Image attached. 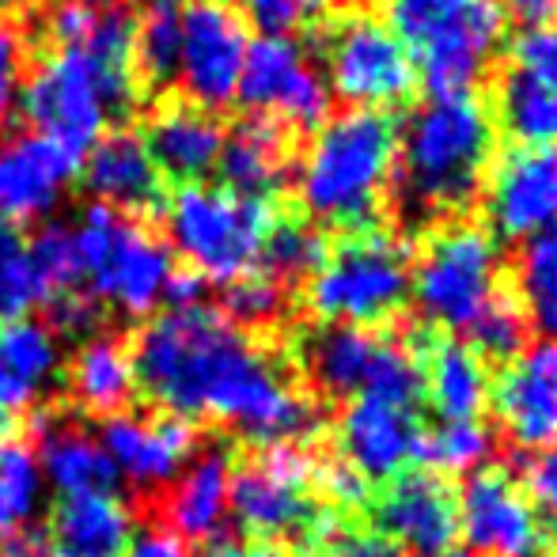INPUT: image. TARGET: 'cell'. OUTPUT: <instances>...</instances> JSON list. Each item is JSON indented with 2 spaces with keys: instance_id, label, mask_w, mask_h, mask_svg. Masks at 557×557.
<instances>
[{
  "instance_id": "1",
  "label": "cell",
  "mask_w": 557,
  "mask_h": 557,
  "mask_svg": "<svg viewBox=\"0 0 557 557\" xmlns=\"http://www.w3.org/2000/svg\"><path fill=\"white\" fill-rule=\"evenodd\" d=\"M137 391L152 410L198 425L232 429L243 444H300L319 433V406L293 387V375L255 334L221 311L178 308L156 315L129 345Z\"/></svg>"
},
{
  "instance_id": "2",
  "label": "cell",
  "mask_w": 557,
  "mask_h": 557,
  "mask_svg": "<svg viewBox=\"0 0 557 557\" xmlns=\"http://www.w3.org/2000/svg\"><path fill=\"white\" fill-rule=\"evenodd\" d=\"M493 156V114L478 96H447L425 103L398 137L395 194L403 221L421 227L459 213L482 190Z\"/></svg>"
},
{
  "instance_id": "3",
  "label": "cell",
  "mask_w": 557,
  "mask_h": 557,
  "mask_svg": "<svg viewBox=\"0 0 557 557\" xmlns=\"http://www.w3.org/2000/svg\"><path fill=\"white\" fill-rule=\"evenodd\" d=\"M398 117L387 111H357L326 117L315 129L300 168V201L315 221L345 235L372 232L380 221L383 186L395 175Z\"/></svg>"
},
{
  "instance_id": "4",
  "label": "cell",
  "mask_w": 557,
  "mask_h": 557,
  "mask_svg": "<svg viewBox=\"0 0 557 557\" xmlns=\"http://www.w3.org/2000/svg\"><path fill=\"white\" fill-rule=\"evenodd\" d=\"M315 455L300 444L258 447L232 470V508L247 543H296L304 554L323 550L342 535L334 508L315 497Z\"/></svg>"
},
{
  "instance_id": "5",
  "label": "cell",
  "mask_w": 557,
  "mask_h": 557,
  "mask_svg": "<svg viewBox=\"0 0 557 557\" xmlns=\"http://www.w3.org/2000/svg\"><path fill=\"white\" fill-rule=\"evenodd\" d=\"M505 20L500 0H387V30L433 99L470 96L505 42Z\"/></svg>"
},
{
  "instance_id": "6",
  "label": "cell",
  "mask_w": 557,
  "mask_h": 557,
  "mask_svg": "<svg viewBox=\"0 0 557 557\" xmlns=\"http://www.w3.org/2000/svg\"><path fill=\"white\" fill-rule=\"evenodd\" d=\"M137 103V73L111 69L76 46H53L23 81L20 107L30 133L81 160L117 114Z\"/></svg>"
},
{
  "instance_id": "7",
  "label": "cell",
  "mask_w": 557,
  "mask_h": 557,
  "mask_svg": "<svg viewBox=\"0 0 557 557\" xmlns=\"http://www.w3.org/2000/svg\"><path fill=\"white\" fill-rule=\"evenodd\" d=\"M277 224L270 201L239 198L224 186L186 183L163 206V227L175 255L198 273L201 281L247 277L258 265L262 243Z\"/></svg>"
},
{
  "instance_id": "8",
  "label": "cell",
  "mask_w": 557,
  "mask_h": 557,
  "mask_svg": "<svg viewBox=\"0 0 557 557\" xmlns=\"http://www.w3.org/2000/svg\"><path fill=\"white\" fill-rule=\"evenodd\" d=\"M69 227H73L81 281L99 304L140 319L168 296L175 277L168 243H160L133 216L91 201Z\"/></svg>"
},
{
  "instance_id": "9",
  "label": "cell",
  "mask_w": 557,
  "mask_h": 557,
  "mask_svg": "<svg viewBox=\"0 0 557 557\" xmlns=\"http://www.w3.org/2000/svg\"><path fill=\"white\" fill-rule=\"evenodd\" d=\"M410 300V250L387 232H352L308 281V308L323 323L380 326Z\"/></svg>"
},
{
  "instance_id": "10",
  "label": "cell",
  "mask_w": 557,
  "mask_h": 557,
  "mask_svg": "<svg viewBox=\"0 0 557 557\" xmlns=\"http://www.w3.org/2000/svg\"><path fill=\"white\" fill-rule=\"evenodd\" d=\"M410 293L425 326L470 331L497 296V239L478 224L441 227L413 265Z\"/></svg>"
},
{
  "instance_id": "11",
  "label": "cell",
  "mask_w": 557,
  "mask_h": 557,
  "mask_svg": "<svg viewBox=\"0 0 557 557\" xmlns=\"http://www.w3.org/2000/svg\"><path fill=\"white\" fill-rule=\"evenodd\" d=\"M326 65V88H334L345 103L357 111H391L403 107L418 91V69L403 50L387 23L372 15H349L337 20L319 38Z\"/></svg>"
},
{
  "instance_id": "12",
  "label": "cell",
  "mask_w": 557,
  "mask_h": 557,
  "mask_svg": "<svg viewBox=\"0 0 557 557\" xmlns=\"http://www.w3.org/2000/svg\"><path fill=\"white\" fill-rule=\"evenodd\" d=\"M235 99L293 129H319L331 114V88L293 35H258L247 46Z\"/></svg>"
},
{
  "instance_id": "13",
  "label": "cell",
  "mask_w": 557,
  "mask_h": 557,
  "mask_svg": "<svg viewBox=\"0 0 557 557\" xmlns=\"http://www.w3.org/2000/svg\"><path fill=\"white\" fill-rule=\"evenodd\" d=\"M247 46L243 15L227 0H186L175 81L194 107L224 111L235 103Z\"/></svg>"
},
{
  "instance_id": "14",
  "label": "cell",
  "mask_w": 557,
  "mask_h": 557,
  "mask_svg": "<svg viewBox=\"0 0 557 557\" xmlns=\"http://www.w3.org/2000/svg\"><path fill=\"white\" fill-rule=\"evenodd\" d=\"M99 444H103L114 474H122L145 505H156L198 451V425L160 410H125L103 421Z\"/></svg>"
},
{
  "instance_id": "15",
  "label": "cell",
  "mask_w": 557,
  "mask_h": 557,
  "mask_svg": "<svg viewBox=\"0 0 557 557\" xmlns=\"http://www.w3.org/2000/svg\"><path fill=\"white\" fill-rule=\"evenodd\" d=\"M375 535L418 557L447 554L459 539V493L433 470H403L375 500Z\"/></svg>"
},
{
  "instance_id": "16",
  "label": "cell",
  "mask_w": 557,
  "mask_h": 557,
  "mask_svg": "<svg viewBox=\"0 0 557 557\" xmlns=\"http://www.w3.org/2000/svg\"><path fill=\"white\" fill-rule=\"evenodd\" d=\"M459 531L478 554H543V520L505 467H482L467 478L459 493Z\"/></svg>"
},
{
  "instance_id": "17",
  "label": "cell",
  "mask_w": 557,
  "mask_h": 557,
  "mask_svg": "<svg viewBox=\"0 0 557 557\" xmlns=\"http://www.w3.org/2000/svg\"><path fill=\"white\" fill-rule=\"evenodd\" d=\"M493 239H531L557 224V148L512 145L490 171Z\"/></svg>"
},
{
  "instance_id": "18",
  "label": "cell",
  "mask_w": 557,
  "mask_h": 557,
  "mask_svg": "<svg viewBox=\"0 0 557 557\" xmlns=\"http://www.w3.org/2000/svg\"><path fill=\"white\" fill-rule=\"evenodd\" d=\"M500 429L520 451L557 444V342H535L490 383Z\"/></svg>"
},
{
  "instance_id": "19",
  "label": "cell",
  "mask_w": 557,
  "mask_h": 557,
  "mask_svg": "<svg viewBox=\"0 0 557 557\" xmlns=\"http://www.w3.org/2000/svg\"><path fill=\"white\" fill-rule=\"evenodd\" d=\"M76 156L38 133L0 140V224H27L50 216L76 178Z\"/></svg>"
},
{
  "instance_id": "20",
  "label": "cell",
  "mask_w": 557,
  "mask_h": 557,
  "mask_svg": "<svg viewBox=\"0 0 557 557\" xmlns=\"http://www.w3.org/2000/svg\"><path fill=\"white\" fill-rule=\"evenodd\" d=\"M403 349L421 368V398L444 421H478L490 403V368L470 345L441 337L433 326L418 323L403 334Z\"/></svg>"
},
{
  "instance_id": "21",
  "label": "cell",
  "mask_w": 557,
  "mask_h": 557,
  "mask_svg": "<svg viewBox=\"0 0 557 557\" xmlns=\"http://www.w3.org/2000/svg\"><path fill=\"white\" fill-rule=\"evenodd\" d=\"M421 421L418 410H398L391 403H380L372 395H360L357 403L345 406L342 421H337V444L342 455L368 485L391 482L403 474V467L413 459L421 441Z\"/></svg>"
},
{
  "instance_id": "22",
  "label": "cell",
  "mask_w": 557,
  "mask_h": 557,
  "mask_svg": "<svg viewBox=\"0 0 557 557\" xmlns=\"http://www.w3.org/2000/svg\"><path fill=\"white\" fill-rule=\"evenodd\" d=\"M235 444L213 441L186 462L183 474L171 482L156 505H163V528L175 531L183 543H216L227 520V497H232Z\"/></svg>"
},
{
  "instance_id": "23",
  "label": "cell",
  "mask_w": 557,
  "mask_h": 557,
  "mask_svg": "<svg viewBox=\"0 0 557 557\" xmlns=\"http://www.w3.org/2000/svg\"><path fill=\"white\" fill-rule=\"evenodd\" d=\"M38 436V470H46L50 485L61 497L84 493H117V474L107 459L99 436L88 429V418L73 406H53L35 418Z\"/></svg>"
},
{
  "instance_id": "24",
  "label": "cell",
  "mask_w": 557,
  "mask_h": 557,
  "mask_svg": "<svg viewBox=\"0 0 557 557\" xmlns=\"http://www.w3.org/2000/svg\"><path fill=\"white\" fill-rule=\"evenodd\" d=\"M380 349L383 337L368 326L315 323L296 334L293 357L308 387L326 403H337V398H352L368 387Z\"/></svg>"
},
{
  "instance_id": "25",
  "label": "cell",
  "mask_w": 557,
  "mask_h": 557,
  "mask_svg": "<svg viewBox=\"0 0 557 557\" xmlns=\"http://www.w3.org/2000/svg\"><path fill=\"white\" fill-rule=\"evenodd\" d=\"M84 183L99 206L117 213H148L163 201V175L145 148V137L133 129H107L84 160Z\"/></svg>"
},
{
  "instance_id": "26",
  "label": "cell",
  "mask_w": 557,
  "mask_h": 557,
  "mask_svg": "<svg viewBox=\"0 0 557 557\" xmlns=\"http://www.w3.org/2000/svg\"><path fill=\"white\" fill-rule=\"evenodd\" d=\"M216 171L224 178V190L239 194V198L270 201L288 183V171H293V148H288L285 125L258 114L243 117L232 133H224Z\"/></svg>"
},
{
  "instance_id": "27",
  "label": "cell",
  "mask_w": 557,
  "mask_h": 557,
  "mask_svg": "<svg viewBox=\"0 0 557 557\" xmlns=\"http://www.w3.org/2000/svg\"><path fill=\"white\" fill-rule=\"evenodd\" d=\"M145 148L160 175L178 183H201L216 168L224 148V125L213 111H201L194 103H171L152 114L145 129Z\"/></svg>"
},
{
  "instance_id": "28",
  "label": "cell",
  "mask_w": 557,
  "mask_h": 557,
  "mask_svg": "<svg viewBox=\"0 0 557 557\" xmlns=\"http://www.w3.org/2000/svg\"><path fill=\"white\" fill-rule=\"evenodd\" d=\"M69 406L81 418H117L133 403L137 375H133L129 345L117 334H91L76 345L65 372Z\"/></svg>"
},
{
  "instance_id": "29",
  "label": "cell",
  "mask_w": 557,
  "mask_h": 557,
  "mask_svg": "<svg viewBox=\"0 0 557 557\" xmlns=\"http://www.w3.org/2000/svg\"><path fill=\"white\" fill-rule=\"evenodd\" d=\"M133 543V512L117 493L61 497L50 512L53 557H125Z\"/></svg>"
},
{
  "instance_id": "30",
  "label": "cell",
  "mask_w": 557,
  "mask_h": 557,
  "mask_svg": "<svg viewBox=\"0 0 557 557\" xmlns=\"http://www.w3.org/2000/svg\"><path fill=\"white\" fill-rule=\"evenodd\" d=\"M516 288L528 331H535L543 342H557V224L523 243L516 262Z\"/></svg>"
},
{
  "instance_id": "31",
  "label": "cell",
  "mask_w": 557,
  "mask_h": 557,
  "mask_svg": "<svg viewBox=\"0 0 557 557\" xmlns=\"http://www.w3.org/2000/svg\"><path fill=\"white\" fill-rule=\"evenodd\" d=\"M500 125L516 145L557 148V88L512 69L500 84Z\"/></svg>"
},
{
  "instance_id": "32",
  "label": "cell",
  "mask_w": 557,
  "mask_h": 557,
  "mask_svg": "<svg viewBox=\"0 0 557 557\" xmlns=\"http://www.w3.org/2000/svg\"><path fill=\"white\" fill-rule=\"evenodd\" d=\"M186 0H145L137 15V76L148 88H168L178 69Z\"/></svg>"
},
{
  "instance_id": "33",
  "label": "cell",
  "mask_w": 557,
  "mask_h": 557,
  "mask_svg": "<svg viewBox=\"0 0 557 557\" xmlns=\"http://www.w3.org/2000/svg\"><path fill=\"white\" fill-rule=\"evenodd\" d=\"M326 255H331V243L319 227L277 216V224L265 235L258 262H262V277H270L273 285H296V281L315 277Z\"/></svg>"
},
{
  "instance_id": "34",
  "label": "cell",
  "mask_w": 557,
  "mask_h": 557,
  "mask_svg": "<svg viewBox=\"0 0 557 557\" xmlns=\"http://www.w3.org/2000/svg\"><path fill=\"white\" fill-rule=\"evenodd\" d=\"M0 360L38 395L61 372V337L46 323L15 319L0 326Z\"/></svg>"
},
{
  "instance_id": "35",
  "label": "cell",
  "mask_w": 557,
  "mask_h": 557,
  "mask_svg": "<svg viewBox=\"0 0 557 557\" xmlns=\"http://www.w3.org/2000/svg\"><path fill=\"white\" fill-rule=\"evenodd\" d=\"M493 455V433L482 421H444L433 433H421L413 459L425 462L429 470L444 474H474Z\"/></svg>"
},
{
  "instance_id": "36",
  "label": "cell",
  "mask_w": 557,
  "mask_h": 557,
  "mask_svg": "<svg viewBox=\"0 0 557 557\" xmlns=\"http://www.w3.org/2000/svg\"><path fill=\"white\" fill-rule=\"evenodd\" d=\"M42 500V474H38L35 455L20 441L0 447V543L27 528Z\"/></svg>"
},
{
  "instance_id": "37",
  "label": "cell",
  "mask_w": 557,
  "mask_h": 557,
  "mask_svg": "<svg viewBox=\"0 0 557 557\" xmlns=\"http://www.w3.org/2000/svg\"><path fill=\"white\" fill-rule=\"evenodd\" d=\"M38 304H46V293L27 258V243L0 224V326L27 319V311Z\"/></svg>"
},
{
  "instance_id": "38",
  "label": "cell",
  "mask_w": 557,
  "mask_h": 557,
  "mask_svg": "<svg viewBox=\"0 0 557 557\" xmlns=\"http://www.w3.org/2000/svg\"><path fill=\"white\" fill-rule=\"evenodd\" d=\"M27 258L38 273V285L46 293V304L61 293H73L81 281V265H76V243L69 224H46L30 235Z\"/></svg>"
},
{
  "instance_id": "39",
  "label": "cell",
  "mask_w": 557,
  "mask_h": 557,
  "mask_svg": "<svg viewBox=\"0 0 557 557\" xmlns=\"http://www.w3.org/2000/svg\"><path fill=\"white\" fill-rule=\"evenodd\" d=\"M523 342H528V319L505 296H493L485 304L482 315L470 323V349L482 360H497V364H512L523 352Z\"/></svg>"
},
{
  "instance_id": "40",
  "label": "cell",
  "mask_w": 557,
  "mask_h": 557,
  "mask_svg": "<svg viewBox=\"0 0 557 557\" xmlns=\"http://www.w3.org/2000/svg\"><path fill=\"white\" fill-rule=\"evenodd\" d=\"M281 311H285V293L262 273H247V277L224 285V319L239 331L250 334L258 326L277 323Z\"/></svg>"
},
{
  "instance_id": "41",
  "label": "cell",
  "mask_w": 557,
  "mask_h": 557,
  "mask_svg": "<svg viewBox=\"0 0 557 557\" xmlns=\"http://www.w3.org/2000/svg\"><path fill=\"white\" fill-rule=\"evenodd\" d=\"M512 61L516 73L557 88V23H539V27L523 30L512 42Z\"/></svg>"
},
{
  "instance_id": "42",
  "label": "cell",
  "mask_w": 557,
  "mask_h": 557,
  "mask_svg": "<svg viewBox=\"0 0 557 557\" xmlns=\"http://www.w3.org/2000/svg\"><path fill=\"white\" fill-rule=\"evenodd\" d=\"M247 20L262 35H288L331 8V0H239Z\"/></svg>"
},
{
  "instance_id": "43",
  "label": "cell",
  "mask_w": 557,
  "mask_h": 557,
  "mask_svg": "<svg viewBox=\"0 0 557 557\" xmlns=\"http://www.w3.org/2000/svg\"><path fill=\"white\" fill-rule=\"evenodd\" d=\"M23 69H27V42L23 30L12 23H0V133L8 129L23 91Z\"/></svg>"
},
{
  "instance_id": "44",
  "label": "cell",
  "mask_w": 557,
  "mask_h": 557,
  "mask_svg": "<svg viewBox=\"0 0 557 557\" xmlns=\"http://www.w3.org/2000/svg\"><path fill=\"white\" fill-rule=\"evenodd\" d=\"M523 474H528L523 482H528L531 497L546 508V516H554L557 520V444H550L546 451H539L535 459L528 462Z\"/></svg>"
},
{
  "instance_id": "45",
  "label": "cell",
  "mask_w": 557,
  "mask_h": 557,
  "mask_svg": "<svg viewBox=\"0 0 557 557\" xmlns=\"http://www.w3.org/2000/svg\"><path fill=\"white\" fill-rule=\"evenodd\" d=\"M125 557H190L186 543L168 528H145L140 535H133L129 554Z\"/></svg>"
},
{
  "instance_id": "46",
  "label": "cell",
  "mask_w": 557,
  "mask_h": 557,
  "mask_svg": "<svg viewBox=\"0 0 557 557\" xmlns=\"http://www.w3.org/2000/svg\"><path fill=\"white\" fill-rule=\"evenodd\" d=\"M30 403H35V391H30L27 383H23L20 375H15L4 360H0V413H8V418H20Z\"/></svg>"
},
{
  "instance_id": "47",
  "label": "cell",
  "mask_w": 557,
  "mask_h": 557,
  "mask_svg": "<svg viewBox=\"0 0 557 557\" xmlns=\"http://www.w3.org/2000/svg\"><path fill=\"white\" fill-rule=\"evenodd\" d=\"M500 8L512 12L516 20L531 23V27H539V23H557V0H500Z\"/></svg>"
},
{
  "instance_id": "48",
  "label": "cell",
  "mask_w": 557,
  "mask_h": 557,
  "mask_svg": "<svg viewBox=\"0 0 557 557\" xmlns=\"http://www.w3.org/2000/svg\"><path fill=\"white\" fill-rule=\"evenodd\" d=\"M209 557H288L281 546H265V543H213Z\"/></svg>"
},
{
  "instance_id": "49",
  "label": "cell",
  "mask_w": 557,
  "mask_h": 557,
  "mask_svg": "<svg viewBox=\"0 0 557 557\" xmlns=\"http://www.w3.org/2000/svg\"><path fill=\"white\" fill-rule=\"evenodd\" d=\"M0 557H53V550L42 539H12V543L0 550Z\"/></svg>"
},
{
  "instance_id": "50",
  "label": "cell",
  "mask_w": 557,
  "mask_h": 557,
  "mask_svg": "<svg viewBox=\"0 0 557 557\" xmlns=\"http://www.w3.org/2000/svg\"><path fill=\"white\" fill-rule=\"evenodd\" d=\"M304 557H349V554H345V546L334 539L331 546H323V550H311V554H304Z\"/></svg>"
},
{
  "instance_id": "51",
  "label": "cell",
  "mask_w": 557,
  "mask_h": 557,
  "mask_svg": "<svg viewBox=\"0 0 557 557\" xmlns=\"http://www.w3.org/2000/svg\"><path fill=\"white\" fill-rule=\"evenodd\" d=\"M76 4H91V8H111L114 0H76Z\"/></svg>"
},
{
  "instance_id": "52",
  "label": "cell",
  "mask_w": 557,
  "mask_h": 557,
  "mask_svg": "<svg viewBox=\"0 0 557 557\" xmlns=\"http://www.w3.org/2000/svg\"><path fill=\"white\" fill-rule=\"evenodd\" d=\"M15 4H23V0H0V15H4L8 8H15Z\"/></svg>"
},
{
  "instance_id": "53",
  "label": "cell",
  "mask_w": 557,
  "mask_h": 557,
  "mask_svg": "<svg viewBox=\"0 0 557 557\" xmlns=\"http://www.w3.org/2000/svg\"><path fill=\"white\" fill-rule=\"evenodd\" d=\"M433 557H470V554H462V550H447V554H433Z\"/></svg>"
},
{
  "instance_id": "54",
  "label": "cell",
  "mask_w": 557,
  "mask_h": 557,
  "mask_svg": "<svg viewBox=\"0 0 557 557\" xmlns=\"http://www.w3.org/2000/svg\"><path fill=\"white\" fill-rule=\"evenodd\" d=\"M535 557H554V554H535Z\"/></svg>"
}]
</instances>
